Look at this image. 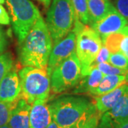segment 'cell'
I'll return each instance as SVG.
<instances>
[{
    "mask_svg": "<svg viewBox=\"0 0 128 128\" xmlns=\"http://www.w3.org/2000/svg\"><path fill=\"white\" fill-rule=\"evenodd\" d=\"M5 3V0H0V4H3Z\"/></svg>",
    "mask_w": 128,
    "mask_h": 128,
    "instance_id": "obj_35",
    "label": "cell"
},
{
    "mask_svg": "<svg viewBox=\"0 0 128 128\" xmlns=\"http://www.w3.org/2000/svg\"><path fill=\"white\" fill-rule=\"evenodd\" d=\"M21 93L18 98L32 105L38 100H48L50 90V75L47 69L24 66L18 71Z\"/></svg>",
    "mask_w": 128,
    "mask_h": 128,
    "instance_id": "obj_4",
    "label": "cell"
},
{
    "mask_svg": "<svg viewBox=\"0 0 128 128\" xmlns=\"http://www.w3.org/2000/svg\"><path fill=\"white\" fill-rule=\"evenodd\" d=\"M103 77V73L97 67H92L87 75L81 78L78 83V86L73 90V93H90L98 86Z\"/></svg>",
    "mask_w": 128,
    "mask_h": 128,
    "instance_id": "obj_14",
    "label": "cell"
},
{
    "mask_svg": "<svg viewBox=\"0 0 128 128\" xmlns=\"http://www.w3.org/2000/svg\"><path fill=\"white\" fill-rule=\"evenodd\" d=\"M97 128H112L111 120L105 114H102L101 116L100 122Z\"/></svg>",
    "mask_w": 128,
    "mask_h": 128,
    "instance_id": "obj_30",
    "label": "cell"
},
{
    "mask_svg": "<svg viewBox=\"0 0 128 128\" xmlns=\"http://www.w3.org/2000/svg\"><path fill=\"white\" fill-rule=\"evenodd\" d=\"M76 35L72 30L63 39L54 44L47 66L50 76L54 69L76 52Z\"/></svg>",
    "mask_w": 128,
    "mask_h": 128,
    "instance_id": "obj_8",
    "label": "cell"
},
{
    "mask_svg": "<svg viewBox=\"0 0 128 128\" xmlns=\"http://www.w3.org/2000/svg\"><path fill=\"white\" fill-rule=\"evenodd\" d=\"M81 78V66L75 52L50 73V89L55 93L66 91L77 86Z\"/></svg>",
    "mask_w": 128,
    "mask_h": 128,
    "instance_id": "obj_7",
    "label": "cell"
},
{
    "mask_svg": "<svg viewBox=\"0 0 128 128\" xmlns=\"http://www.w3.org/2000/svg\"><path fill=\"white\" fill-rule=\"evenodd\" d=\"M19 45L18 58L23 66L47 69L53 41L42 16L38 18Z\"/></svg>",
    "mask_w": 128,
    "mask_h": 128,
    "instance_id": "obj_1",
    "label": "cell"
},
{
    "mask_svg": "<svg viewBox=\"0 0 128 128\" xmlns=\"http://www.w3.org/2000/svg\"><path fill=\"white\" fill-rule=\"evenodd\" d=\"M111 121L128 118V90L114 107L105 114Z\"/></svg>",
    "mask_w": 128,
    "mask_h": 128,
    "instance_id": "obj_17",
    "label": "cell"
},
{
    "mask_svg": "<svg viewBox=\"0 0 128 128\" xmlns=\"http://www.w3.org/2000/svg\"><path fill=\"white\" fill-rule=\"evenodd\" d=\"M124 33V37L120 44V51L128 59V25L122 29Z\"/></svg>",
    "mask_w": 128,
    "mask_h": 128,
    "instance_id": "obj_27",
    "label": "cell"
},
{
    "mask_svg": "<svg viewBox=\"0 0 128 128\" xmlns=\"http://www.w3.org/2000/svg\"><path fill=\"white\" fill-rule=\"evenodd\" d=\"M36 1L41 2L46 7H48L50 4V0H36Z\"/></svg>",
    "mask_w": 128,
    "mask_h": 128,
    "instance_id": "obj_32",
    "label": "cell"
},
{
    "mask_svg": "<svg viewBox=\"0 0 128 128\" xmlns=\"http://www.w3.org/2000/svg\"><path fill=\"white\" fill-rule=\"evenodd\" d=\"M128 25V20L113 6L103 18L89 26L100 35L101 38H102L109 34L120 32Z\"/></svg>",
    "mask_w": 128,
    "mask_h": 128,
    "instance_id": "obj_9",
    "label": "cell"
},
{
    "mask_svg": "<svg viewBox=\"0 0 128 128\" xmlns=\"http://www.w3.org/2000/svg\"><path fill=\"white\" fill-rule=\"evenodd\" d=\"M46 128H58V124L56 123L54 120H52V121L50 122V123L48 124V126Z\"/></svg>",
    "mask_w": 128,
    "mask_h": 128,
    "instance_id": "obj_33",
    "label": "cell"
},
{
    "mask_svg": "<svg viewBox=\"0 0 128 128\" xmlns=\"http://www.w3.org/2000/svg\"><path fill=\"white\" fill-rule=\"evenodd\" d=\"M128 82V75L104 76L98 86L90 93L95 97L102 96L110 92L121 85Z\"/></svg>",
    "mask_w": 128,
    "mask_h": 128,
    "instance_id": "obj_15",
    "label": "cell"
},
{
    "mask_svg": "<svg viewBox=\"0 0 128 128\" xmlns=\"http://www.w3.org/2000/svg\"><path fill=\"white\" fill-rule=\"evenodd\" d=\"M100 118L98 111L96 110L77 124L74 128H97L100 122Z\"/></svg>",
    "mask_w": 128,
    "mask_h": 128,
    "instance_id": "obj_22",
    "label": "cell"
},
{
    "mask_svg": "<svg viewBox=\"0 0 128 128\" xmlns=\"http://www.w3.org/2000/svg\"><path fill=\"white\" fill-rule=\"evenodd\" d=\"M7 46V40L3 28L0 26V55L4 53Z\"/></svg>",
    "mask_w": 128,
    "mask_h": 128,
    "instance_id": "obj_29",
    "label": "cell"
},
{
    "mask_svg": "<svg viewBox=\"0 0 128 128\" xmlns=\"http://www.w3.org/2000/svg\"><path fill=\"white\" fill-rule=\"evenodd\" d=\"M11 22L19 44L41 16L39 10L30 0H5Z\"/></svg>",
    "mask_w": 128,
    "mask_h": 128,
    "instance_id": "obj_6",
    "label": "cell"
},
{
    "mask_svg": "<svg viewBox=\"0 0 128 128\" xmlns=\"http://www.w3.org/2000/svg\"><path fill=\"white\" fill-rule=\"evenodd\" d=\"M123 37L124 33L121 30L119 32L109 34L101 39L102 45L108 49L110 54H114L120 51V44Z\"/></svg>",
    "mask_w": 128,
    "mask_h": 128,
    "instance_id": "obj_18",
    "label": "cell"
},
{
    "mask_svg": "<svg viewBox=\"0 0 128 128\" xmlns=\"http://www.w3.org/2000/svg\"><path fill=\"white\" fill-rule=\"evenodd\" d=\"M128 90V82L106 94L95 97V105L100 116L110 110Z\"/></svg>",
    "mask_w": 128,
    "mask_h": 128,
    "instance_id": "obj_13",
    "label": "cell"
},
{
    "mask_svg": "<svg viewBox=\"0 0 128 128\" xmlns=\"http://www.w3.org/2000/svg\"><path fill=\"white\" fill-rule=\"evenodd\" d=\"M14 68V60L10 53H3L0 55V82Z\"/></svg>",
    "mask_w": 128,
    "mask_h": 128,
    "instance_id": "obj_20",
    "label": "cell"
},
{
    "mask_svg": "<svg viewBox=\"0 0 128 128\" xmlns=\"http://www.w3.org/2000/svg\"><path fill=\"white\" fill-rule=\"evenodd\" d=\"M16 100L12 102H5L0 101V126L7 124L12 110L15 105Z\"/></svg>",
    "mask_w": 128,
    "mask_h": 128,
    "instance_id": "obj_23",
    "label": "cell"
},
{
    "mask_svg": "<svg viewBox=\"0 0 128 128\" xmlns=\"http://www.w3.org/2000/svg\"><path fill=\"white\" fill-rule=\"evenodd\" d=\"M108 63L114 67L128 72V59L121 51L110 54Z\"/></svg>",
    "mask_w": 128,
    "mask_h": 128,
    "instance_id": "obj_21",
    "label": "cell"
},
{
    "mask_svg": "<svg viewBox=\"0 0 128 128\" xmlns=\"http://www.w3.org/2000/svg\"><path fill=\"white\" fill-rule=\"evenodd\" d=\"M21 93V84L18 74L13 68L0 82V101L12 102L18 99Z\"/></svg>",
    "mask_w": 128,
    "mask_h": 128,
    "instance_id": "obj_10",
    "label": "cell"
},
{
    "mask_svg": "<svg viewBox=\"0 0 128 128\" xmlns=\"http://www.w3.org/2000/svg\"><path fill=\"white\" fill-rule=\"evenodd\" d=\"M75 12L70 0H53L46 16V26L53 45L73 30Z\"/></svg>",
    "mask_w": 128,
    "mask_h": 128,
    "instance_id": "obj_5",
    "label": "cell"
},
{
    "mask_svg": "<svg viewBox=\"0 0 128 128\" xmlns=\"http://www.w3.org/2000/svg\"><path fill=\"white\" fill-rule=\"evenodd\" d=\"M113 7L110 0H88V25L100 21Z\"/></svg>",
    "mask_w": 128,
    "mask_h": 128,
    "instance_id": "obj_16",
    "label": "cell"
},
{
    "mask_svg": "<svg viewBox=\"0 0 128 128\" xmlns=\"http://www.w3.org/2000/svg\"><path fill=\"white\" fill-rule=\"evenodd\" d=\"M0 128H11L9 127L8 124H5V125H3V126H0Z\"/></svg>",
    "mask_w": 128,
    "mask_h": 128,
    "instance_id": "obj_34",
    "label": "cell"
},
{
    "mask_svg": "<svg viewBox=\"0 0 128 128\" xmlns=\"http://www.w3.org/2000/svg\"><path fill=\"white\" fill-rule=\"evenodd\" d=\"M110 55V51L108 50V49L104 45H102V47H101L100 50L99 51V53H98V54L96 57L94 63L92 65L91 68L96 66L97 64H100V63H105V62H108Z\"/></svg>",
    "mask_w": 128,
    "mask_h": 128,
    "instance_id": "obj_26",
    "label": "cell"
},
{
    "mask_svg": "<svg viewBox=\"0 0 128 128\" xmlns=\"http://www.w3.org/2000/svg\"><path fill=\"white\" fill-rule=\"evenodd\" d=\"M103 73L104 76H114V75H128V72L117 67H114L108 62L100 63L95 66Z\"/></svg>",
    "mask_w": 128,
    "mask_h": 128,
    "instance_id": "obj_24",
    "label": "cell"
},
{
    "mask_svg": "<svg viewBox=\"0 0 128 128\" xmlns=\"http://www.w3.org/2000/svg\"><path fill=\"white\" fill-rule=\"evenodd\" d=\"M73 31L76 35V54L80 63L82 77L90 71L102 42L100 35L94 29L76 18Z\"/></svg>",
    "mask_w": 128,
    "mask_h": 128,
    "instance_id": "obj_3",
    "label": "cell"
},
{
    "mask_svg": "<svg viewBox=\"0 0 128 128\" xmlns=\"http://www.w3.org/2000/svg\"><path fill=\"white\" fill-rule=\"evenodd\" d=\"M48 100H36L31 107L29 112V128H46L52 121Z\"/></svg>",
    "mask_w": 128,
    "mask_h": 128,
    "instance_id": "obj_11",
    "label": "cell"
},
{
    "mask_svg": "<svg viewBox=\"0 0 128 128\" xmlns=\"http://www.w3.org/2000/svg\"><path fill=\"white\" fill-rule=\"evenodd\" d=\"M112 3L128 22V0H113Z\"/></svg>",
    "mask_w": 128,
    "mask_h": 128,
    "instance_id": "obj_25",
    "label": "cell"
},
{
    "mask_svg": "<svg viewBox=\"0 0 128 128\" xmlns=\"http://www.w3.org/2000/svg\"><path fill=\"white\" fill-rule=\"evenodd\" d=\"M32 105L18 98L12 110L7 124L11 128H29V112Z\"/></svg>",
    "mask_w": 128,
    "mask_h": 128,
    "instance_id": "obj_12",
    "label": "cell"
},
{
    "mask_svg": "<svg viewBox=\"0 0 128 128\" xmlns=\"http://www.w3.org/2000/svg\"><path fill=\"white\" fill-rule=\"evenodd\" d=\"M112 128H128V118L111 121Z\"/></svg>",
    "mask_w": 128,
    "mask_h": 128,
    "instance_id": "obj_31",
    "label": "cell"
},
{
    "mask_svg": "<svg viewBox=\"0 0 128 128\" xmlns=\"http://www.w3.org/2000/svg\"><path fill=\"white\" fill-rule=\"evenodd\" d=\"M11 23V18L5 8L0 4V24L9 25Z\"/></svg>",
    "mask_w": 128,
    "mask_h": 128,
    "instance_id": "obj_28",
    "label": "cell"
},
{
    "mask_svg": "<svg viewBox=\"0 0 128 128\" xmlns=\"http://www.w3.org/2000/svg\"><path fill=\"white\" fill-rule=\"evenodd\" d=\"M73 6L75 18L78 19L83 24L88 25V0H70Z\"/></svg>",
    "mask_w": 128,
    "mask_h": 128,
    "instance_id": "obj_19",
    "label": "cell"
},
{
    "mask_svg": "<svg viewBox=\"0 0 128 128\" xmlns=\"http://www.w3.org/2000/svg\"><path fill=\"white\" fill-rule=\"evenodd\" d=\"M52 120L59 128H74L96 110L95 103L82 96H64L48 105Z\"/></svg>",
    "mask_w": 128,
    "mask_h": 128,
    "instance_id": "obj_2",
    "label": "cell"
}]
</instances>
